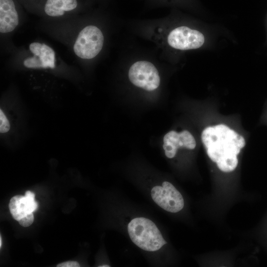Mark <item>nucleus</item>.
Listing matches in <instances>:
<instances>
[{"mask_svg":"<svg viewBox=\"0 0 267 267\" xmlns=\"http://www.w3.org/2000/svg\"><path fill=\"white\" fill-rule=\"evenodd\" d=\"M153 201L161 208L170 213H177L184 207L182 196L176 187L168 181L162 186H155L151 191Z\"/></svg>","mask_w":267,"mask_h":267,"instance_id":"nucleus-5","label":"nucleus"},{"mask_svg":"<svg viewBox=\"0 0 267 267\" xmlns=\"http://www.w3.org/2000/svg\"><path fill=\"white\" fill-rule=\"evenodd\" d=\"M34 219L33 213H30L19 220L18 222L21 226L23 227H28L32 224L34 221Z\"/></svg>","mask_w":267,"mask_h":267,"instance_id":"nucleus-13","label":"nucleus"},{"mask_svg":"<svg viewBox=\"0 0 267 267\" xmlns=\"http://www.w3.org/2000/svg\"><path fill=\"white\" fill-rule=\"evenodd\" d=\"M1 242H2V241H1V236H0V247L1 248Z\"/></svg>","mask_w":267,"mask_h":267,"instance_id":"nucleus-16","label":"nucleus"},{"mask_svg":"<svg viewBox=\"0 0 267 267\" xmlns=\"http://www.w3.org/2000/svg\"><path fill=\"white\" fill-rule=\"evenodd\" d=\"M29 49L33 56L24 60L23 64L28 68H54L55 52L48 45L38 42L31 43Z\"/></svg>","mask_w":267,"mask_h":267,"instance_id":"nucleus-7","label":"nucleus"},{"mask_svg":"<svg viewBox=\"0 0 267 267\" xmlns=\"http://www.w3.org/2000/svg\"><path fill=\"white\" fill-rule=\"evenodd\" d=\"M77 0H47L45 13L51 17L63 15L65 11L72 10L77 6Z\"/></svg>","mask_w":267,"mask_h":267,"instance_id":"nucleus-11","label":"nucleus"},{"mask_svg":"<svg viewBox=\"0 0 267 267\" xmlns=\"http://www.w3.org/2000/svg\"><path fill=\"white\" fill-rule=\"evenodd\" d=\"M128 231L133 242L145 251H156L167 244L156 224L147 218L132 220L128 224Z\"/></svg>","mask_w":267,"mask_h":267,"instance_id":"nucleus-2","label":"nucleus"},{"mask_svg":"<svg viewBox=\"0 0 267 267\" xmlns=\"http://www.w3.org/2000/svg\"><path fill=\"white\" fill-rule=\"evenodd\" d=\"M205 38L199 31L187 26L172 30L167 37V43L172 47L179 50L197 49L204 44Z\"/></svg>","mask_w":267,"mask_h":267,"instance_id":"nucleus-6","label":"nucleus"},{"mask_svg":"<svg viewBox=\"0 0 267 267\" xmlns=\"http://www.w3.org/2000/svg\"><path fill=\"white\" fill-rule=\"evenodd\" d=\"M18 13L12 0H0V32L9 33L18 24Z\"/></svg>","mask_w":267,"mask_h":267,"instance_id":"nucleus-10","label":"nucleus"},{"mask_svg":"<svg viewBox=\"0 0 267 267\" xmlns=\"http://www.w3.org/2000/svg\"><path fill=\"white\" fill-rule=\"evenodd\" d=\"M38 207V203L35 201V194L30 191H27L24 196L16 195L13 197L9 204L10 212L13 218L17 221L29 213L35 211Z\"/></svg>","mask_w":267,"mask_h":267,"instance_id":"nucleus-9","label":"nucleus"},{"mask_svg":"<svg viewBox=\"0 0 267 267\" xmlns=\"http://www.w3.org/2000/svg\"><path fill=\"white\" fill-rule=\"evenodd\" d=\"M104 40L99 28L94 25L87 26L79 33L73 46L74 51L82 59H92L101 50Z\"/></svg>","mask_w":267,"mask_h":267,"instance_id":"nucleus-3","label":"nucleus"},{"mask_svg":"<svg viewBox=\"0 0 267 267\" xmlns=\"http://www.w3.org/2000/svg\"><path fill=\"white\" fill-rule=\"evenodd\" d=\"M10 129L9 119L3 110H0V133L1 134L7 133Z\"/></svg>","mask_w":267,"mask_h":267,"instance_id":"nucleus-12","label":"nucleus"},{"mask_svg":"<svg viewBox=\"0 0 267 267\" xmlns=\"http://www.w3.org/2000/svg\"><path fill=\"white\" fill-rule=\"evenodd\" d=\"M201 139L208 156L221 171L230 172L236 168L237 155L245 145L242 135L226 125L219 124L205 128Z\"/></svg>","mask_w":267,"mask_h":267,"instance_id":"nucleus-1","label":"nucleus"},{"mask_svg":"<svg viewBox=\"0 0 267 267\" xmlns=\"http://www.w3.org/2000/svg\"><path fill=\"white\" fill-rule=\"evenodd\" d=\"M110 266L109 265H103V266H100L99 267H109Z\"/></svg>","mask_w":267,"mask_h":267,"instance_id":"nucleus-15","label":"nucleus"},{"mask_svg":"<svg viewBox=\"0 0 267 267\" xmlns=\"http://www.w3.org/2000/svg\"><path fill=\"white\" fill-rule=\"evenodd\" d=\"M195 146L194 137L186 130L180 133L171 131L166 134L163 138V147L166 156L169 158L175 157L179 147L193 149Z\"/></svg>","mask_w":267,"mask_h":267,"instance_id":"nucleus-8","label":"nucleus"},{"mask_svg":"<svg viewBox=\"0 0 267 267\" xmlns=\"http://www.w3.org/2000/svg\"><path fill=\"white\" fill-rule=\"evenodd\" d=\"M57 267H79V264L76 261H67L58 264Z\"/></svg>","mask_w":267,"mask_h":267,"instance_id":"nucleus-14","label":"nucleus"},{"mask_svg":"<svg viewBox=\"0 0 267 267\" xmlns=\"http://www.w3.org/2000/svg\"><path fill=\"white\" fill-rule=\"evenodd\" d=\"M128 76L134 85L147 91L157 89L160 84L157 69L151 62L146 60L134 63L129 68Z\"/></svg>","mask_w":267,"mask_h":267,"instance_id":"nucleus-4","label":"nucleus"}]
</instances>
